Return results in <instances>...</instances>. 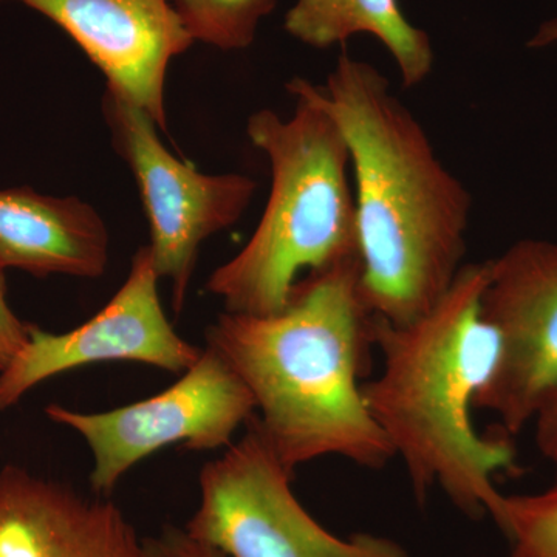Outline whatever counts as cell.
Here are the masks:
<instances>
[{
    "label": "cell",
    "instance_id": "obj_1",
    "mask_svg": "<svg viewBox=\"0 0 557 557\" xmlns=\"http://www.w3.org/2000/svg\"><path fill=\"white\" fill-rule=\"evenodd\" d=\"M299 79L346 139L366 306L416 321L465 267L471 194L375 65L344 53L321 86Z\"/></svg>",
    "mask_w": 557,
    "mask_h": 557
},
{
    "label": "cell",
    "instance_id": "obj_2",
    "mask_svg": "<svg viewBox=\"0 0 557 557\" xmlns=\"http://www.w3.org/2000/svg\"><path fill=\"white\" fill-rule=\"evenodd\" d=\"M373 324L355 256L300 278L277 313L223 311L209 325L208 346L251 392L256 420L293 474L318 458L375 471L395 458L362 395Z\"/></svg>",
    "mask_w": 557,
    "mask_h": 557
},
{
    "label": "cell",
    "instance_id": "obj_3",
    "mask_svg": "<svg viewBox=\"0 0 557 557\" xmlns=\"http://www.w3.org/2000/svg\"><path fill=\"white\" fill-rule=\"evenodd\" d=\"M486 262L465 263L448 292L423 317L391 324L375 317L381 372L362 395L410 490L423 507L437 487L469 519H493L504 493L498 474L518 471L509 437L474 426L475 398L498 357V339L482 314Z\"/></svg>",
    "mask_w": 557,
    "mask_h": 557
},
{
    "label": "cell",
    "instance_id": "obj_4",
    "mask_svg": "<svg viewBox=\"0 0 557 557\" xmlns=\"http://www.w3.org/2000/svg\"><path fill=\"white\" fill-rule=\"evenodd\" d=\"M287 90L296 101L292 116L262 109L247 121L249 141L269 160L271 186L245 247L205 285L228 313H277L302 273L359 256L346 139L299 78Z\"/></svg>",
    "mask_w": 557,
    "mask_h": 557
},
{
    "label": "cell",
    "instance_id": "obj_5",
    "mask_svg": "<svg viewBox=\"0 0 557 557\" xmlns=\"http://www.w3.org/2000/svg\"><path fill=\"white\" fill-rule=\"evenodd\" d=\"M293 478L255 416L201 468L199 508L185 530L225 557H412L383 534L332 533L300 504Z\"/></svg>",
    "mask_w": 557,
    "mask_h": 557
},
{
    "label": "cell",
    "instance_id": "obj_6",
    "mask_svg": "<svg viewBox=\"0 0 557 557\" xmlns=\"http://www.w3.org/2000/svg\"><path fill=\"white\" fill-rule=\"evenodd\" d=\"M102 113L137 183L157 273L170 282L174 311L182 313L201 244L239 222L258 183L239 172L205 174L177 159L161 141L156 121L115 91L106 89Z\"/></svg>",
    "mask_w": 557,
    "mask_h": 557
},
{
    "label": "cell",
    "instance_id": "obj_7",
    "mask_svg": "<svg viewBox=\"0 0 557 557\" xmlns=\"http://www.w3.org/2000/svg\"><path fill=\"white\" fill-rule=\"evenodd\" d=\"M46 416L86 440L94 456L91 491L108 497L135 465L166 446L228 448L256 416V403L236 370L207 344L199 361L161 394L106 412L49 405Z\"/></svg>",
    "mask_w": 557,
    "mask_h": 557
},
{
    "label": "cell",
    "instance_id": "obj_8",
    "mask_svg": "<svg viewBox=\"0 0 557 557\" xmlns=\"http://www.w3.org/2000/svg\"><path fill=\"white\" fill-rule=\"evenodd\" d=\"M486 267L482 314L496 332L498 357L475 409L494 413L511 437L557 388V244L522 239Z\"/></svg>",
    "mask_w": 557,
    "mask_h": 557
},
{
    "label": "cell",
    "instance_id": "obj_9",
    "mask_svg": "<svg viewBox=\"0 0 557 557\" xmlns=\"http://www.w3.org/2000/svg\"><path fill=\"white\" fill-rule=\"evenodd\" d=\"M159 281L149 245L141 247L124 284L89 321L65 333L28 325L27 343L0 372V410L16 406L42 381L97 362H141L182 375L193 368L203 348L172 327Z\"/></svg>",
    "mask_w": 557,
    "mask_h": 557
},
{
    "label": "cell",
    "instance_id": "obj_10",
    "mask_svg": "<svg viewBox=\"0 0 557 557\" xmlns=\"http://www.w3.org/2000/svg\"><path fill=\"white\" fill-rule=\"evenodd\" d=\"M17 2L54 22L108 81L166 131L168 70L194 40L171 0H0Z\"/></svg>",
    "mask_w": 557,
    "mask_h": 557
},
{
    "label": "cell",
    "instance_id": "obj_11",
    "mask_svg": "<svg viewBox=\"0 0 557 557\" xmlns=\"http://www.w3.org/2000/svg\"><path fill=\"white\" fill-rule=\"evenodd\" d=\"M0 557H145L108 497H87L17 465L0 469Z\"/></svg>",
    "mask_w": 557,
    "mask_h": 557
},
{
    "label": "cell",
    "instance_id": "obj_12",
    "mask_svg": "<svg viewBox=\"0 0 557 557\" xmlns=\"http://www.w3.org/2000/svg\"><path fill=\"white\" fill-rule=\"evenodd\" d=\"M109 252L108 226L87 201L28 186L0 189V269L97 278L108 269Z\"/></svg>",
    "mask_w": 557,
    "mask_h": 557
},
{
    "label": "cell",
    "instance_id": "obj_13",
    "mask_svg": "<svg viewBox=\"0 0 557 557\" xmlns=\"http://www.w3.org/2000/svg\"><path fill=\"white\" fill-rule=\"evenodd\" d=\"M284 28L319 50L344 46L354 36H373L394 58L406 89L424 83L434 67L431 38L406 17L399 0H296Z\"/></svg>",
    "mask_w": 557,
    "mask_h": 557
},
{
    "label": "cell",
    "instance_id": "obj_14",
    "mask_svg": "<svg viewBox=\"0 0 557 557\" xmlns=\"http://www.w3.org/2000/svg\"><path fill=\"white\" fill-rule=\"evenodd\" d=\"M194 42L223 51L245 50L255 42L260 22L276 0H171Z\"/></svg>",
    "mask_w": 557,
    "mask_h": 557
},
{
    "label": "cell",
    "instance_id": "obj_15",
    "mask_svg": "<svg viewBox=\"0 0 557 557\" xmlns=\"http://www.w3.org/2000/svg\"><path fill=\"white\" fill-rule=\"evenodd\" d=\"M493 520L508 557H557V480L541 493L504 494Z\"/></svg>",
    "mask_w": 557,
    "mask_h": 557
},
{
    "label": "cell",
    "instance_id": "obj_16",
    "mask_svg": "<svg viewBox=\"0 0 557 557\" xmlns=\"http://www.w3.org/2000/svg\"><path fill=\"white\" fill-rule=\"evenodd\" d=\"M143 547L145 557H225L177 527H164L157 536L143 539Z\"/></svg>",
    "mask_w": 557,
    "mask_h": 557
},
{
    "label": "cell",
    "instance_id": "obj_17",
    "mask_svg": "<svg viewBox=\"0 0 557 557\" xmlns=\"http://www.w3.org/2000/svg\"><path fill=\"white\" fill-rule=\"evenodd\" d=\"M0 269V372L28 341V325L17 318L7 299V281Z\"/></svg>",
    "mask_w": 557,
    "mask_h": 557
},
{
    "label": "cell",
    "instance_id": "obj_18",
    "mask_svg": "<svg viewBox=\"0 0 557 557\" xmlns=\"http://www.w3.org/2000/svg\"><path fill=\"white\" fill-rule=\"evenodd\" d=\"M536 446L541 456L555 469L557 480V388L533 420Z\"/></svg>",
    "mask_w": 557,
    "mask_h": 557
},
{
    "label": "cell",
    "instance_id": "obj_19",
    "mask_svg": "<svg viewBox=\"0 0 557 557\" xmlns=\"http://www.w3.org/2000/svg\"><path fill=\"white\" fill-rule=\"evenodd\" d=\"M552 46H557V17L542 22L536 33L528 40L530 49H545Z\"/></svg>",
    "mask_w": 557,
    "mask_h": 557
}]
</instances>
